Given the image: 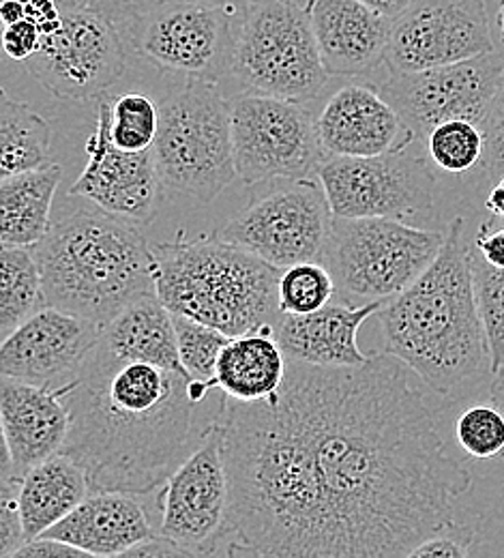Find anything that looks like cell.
Wrapping results in <instances>:
<instances>
[{"label":"cell","instance_id":"1f68e13d","mask_svg":"<svg viewBox=\"0 0 504 558\" xmlns=\"http://www.w3.org/2000/svg\"><path fill=\"white\" fill-rule=\"evenodd\" d=\"M159 123L157 104L138 90H130L110 101L108 134L116 148L140 153L148 150L155 142Z\"/></svg>","mask_w":504,"mask_h":558},{"label":"cell","instance_id":"9c48e42d","mask_svg":"<svg viewBox=\"0 0 504 558\" xmlns=\"http://www.w3.org/2000/svg\"><path fill=\"white\" fill-rule=\"evenodd\" d=\"M230 123L234 168L243 183L318 179L327 153L305 104L249 90L230 101Z\"/></svg>","mask_w":504,"mask_h":558},{"label":"cell","instance_id":"e575fe53","mask_svg":"<svg viewBox=\"0 0 504 558\" xmlns=\"http://www.w3.org/2000/svg\"><path fill=\"white\" fill-rule=\"evenodd\" d=\"M459 447L479 460L501 458L504 449V415L492 407H472L455 425Z\"/></svg>","mask_w":504,"mask_h":558},{"label":"cell","instance_id":"2e32d148","mask_svg":"<svg viewBox=\"0 0 504 558\" xmlns=\"http://www.w3.org/2000/svg\"><path fill=\"white\" fill-rule=\"evenodd\" d=\"M485 0H415L391 22V73L432 70L494 52Z\"/></svg>","mask_w":504,"mask_h":558},{"label":"cell","instance_id":"52a82bcc","mask_svg":"<svg viewBox=\"0 0 504 558\" xmlns=\"http://www.w3.org/2000/svg\"><path fill=\"white\" fill-rule=\"evenodd\" d=\"M232 73L251 93L300 104L316 99L331 77L296 0H251L238 13Z\"/></svg>","mask_w":504,"mask_h":558},{"label":"cell","instance_id":"ba28073f","mask_svg":"<svg viewBox=\"0 0 504 558\" xmlns=\"http://www.w3.org/2000/svg\"><path fill=\"white\" fill-rule=\"evenodd\" d=\"M444 234L389 217H333L322 254L333 283L362 301L406 290L438 256Z\"/></svg>","mask_w":504,"mask_h":558},{"label":"cell","instance_id":"c3c4849f","mask_svg":"<svg viewBox=\"0 0 504 558\" xmlns=\"http://www.w3.org/2000/svg\"><path fill=\"white\" fill-rule=\"evenodd\" d=\"M490 400H492V404H494V407H496V409H499V411L504 415V369L496 374V380L492 383ZM501 458H504V449L503 453H501Z\"/></svg>","mask_w":504,"mask_h":558},{"label":"cell","instance_id":"f1b7e54d","mask_svg":"<svg viewBox=\"0 0 504 558\" xmlns=\"http://www.w3.org/2000/svg\"><path fill=\"white\" fill-rule=\"evenodd\" d=\"M39 305H44L41 278L33 247L0 243V340Z\"/></svg>","mask_w":504,"mask_h":558},{"label":"cell","instance_id":"603a6c76","mask_svg":"<svg viewBox=\"0 0 504 558\" xmlns=\"http://www.w3.org/2000/svg\"><path fill=\"white\" fill-rule=\"evenodd\" d=\"M384 301H369L360 307L324 305L309 314H284L275 327V340L286 359L344 367L369 359L357 344L360 325L380 312Z\"/></svg>","mask_w":504,"mask_h":558},{"label":"cell","instance_id":"ffe728a7","mask_svg":"<svg viewBox=\"0 0 504 558\" xmlns=\"http://www.w3.org/2000/svg\"><path fill=\"white\" fill-rule=\"evenodd\" d=\"M303 7L329 75H360L384 63L393 20L359 0H307Z\"/></svg>","mask_w":504,"mask_h":558},{"label":"cell","instance_id":"60d3db41","mask_svg":"<svg viewBox=\"0 0 504 558\" xmlns=\"http://www.w3.org/2000/svg\"><path fill=\"white\" fill-rule=\"evenodd\" d=\"M15 557L24 558H75L86 557L84 553H79L77 548H73L70 544L61 542V539H54V537H46V535H39L30 542H24L20 546V550L15 553Z\"/></svg>","mask_w":504,"mask_h":558},{"label":"cell","instance_id":"6da1fadb","mask_svg":"<svg viewBox=\"0 0 504 558\" xmlns=\"http://www.w3.org/2000/svg\"><path fill=\"white\" fill-rule=\"evenodd\" d=\"M216 423L228 557H410L457 529L455 502L472 486L386 352L344 367L288 359L275 398L223 396Z\"/></svg>","mask_w":504,"mask_h":558},{"label":"cell","instance_id":"5bb4252c","mask_svg":"<svg viewBox=\"0 0 504 558\" xmlns=\"http://www.w3.org/2000/svg\"><path fill=\"white\" fill-rule=\"evenodd\" d=\"M318 181L333 217L402 219L433 207L432 172L408 146L373 157H327Z\"/></svg>","mask_w":504,"mask_h":558},{"label":"cell","instance_id":"7bdbcfd3","mask_svg":"<svg viewBox=\"0 0 504 558\" xmlns=\"http://www.w3.org/2000/svg\"><path fill=\"white\" fill-rule=\"evenodd\" d=\"M490 221H485L479 228V234L475 236V250L483 256V260H488L494 267L504 269V228L501 230H490Z\"/></svg>","mask_w":504,"mask_h":558},{"label":"cell","instance_id":"836d02e7","mask_svg":"<svg viewBox=\"0 0 504 558\" xmlns=\"http://www.w3.org/2000/svg\"><path fill=\"white\" fill-rule=\"evenodd\" d=\"M335 292V283L322 263H296L282 269L278 301L282 314H309L324 307Z\"/></svg>","mask_w":504,"mask_h":558},{"label":"cell","instance_id":"e0dca14e","mask_svg":"<svg viewBox=\"0 0 504 558\" xmlns=\"http://www.w3.org/2000/svg\"><path fill=\"white\" fill-rule=\"evenodd\" d=\"M108 117L110 101L99 97L95 132L86 142L88 163L75 179L70 196L146 226L157 215L161 187L152 150L116 148L108 134Z\"/></svg>","mask_w":504,"mask_h":558},{"label":"cell","instance_id":"7dc6e473","mask_svg":"<svg viewBox=\"0 0 504 558\" xmlns=\"http://www.w3.org/2000/svg\"><path fill=\"white\" fill-rule=\"evenodd\" d=\"M0 477H15L13 475V462L4 436V425H2V415H0Z\"/></svg>","mask_w":504,"mask_h":558},{"label":"cell","instance_id":"f35d334b","mask_svg":"<svg viewBox=\"0 0 504 558\" xmlns=\"http://www.w3.org/2000/svg\"><path fill=\"white\" fill-rule=\"evenodd\" d=\"M77 7H84L88 11H95L119 26V31H125L130 24H134L138 17H143L146 11H150L161 0H75Z\"/></svg>","mask_w":504,"mask_h":558},{"label":"cell","instance_id":"74e56055","mask_svg":"<svg viewBox=\"0 0 504 558\" xmlns=\"http://www.w3.org/2000/svg\"><path fill=\"white\" fill-rule=\"evenodd\" d=\"M39 44H41L39 28L26 17L13 24H7L0 31V48L11 61H17V63L28 61L37 52Z\"/></svg>","mask_w":504,"mask_h":558},{"label":"cell","instance_id":"ac0fdd59","mask_svg":"<svg viewBox=\"0 0 504 558\" xmlns=\"http://www.w3.org/2000/svg\"><path fill=\"white\" fill-rule=\"evenodd\" d=\"M99 338L97 325L44 305L0 340V376L57 389L77 374Z\"/></svg>","mask_w":504,"mask_h":558},{"label":"cell","instance_id":"f6af8a7d","mask_svg":"<svg viewBox=\"0 0 504 558\" xmlns=\"http://www.w3.org/2000/svg\"><path fill=\"white\" fill-rule=\"evenodd\" d=\"M24 17V4L22 0H0V24H13Z\"/></svg>","mask_w":504,"mask_h":558},{"label":"cell","instance_id":"3957f363","mask_svg":"<svg viewBox=\"0 0 504 558\" xmlns=\"http://www.w3.org/2000/svg\"><path fill=\"white\" fill-rule=\"evenodd\" d=\"M468 250L464 217H455L432 265L380 307L384 352L440 396L490 363Z\"/></svg>","mask_w":504,"mask_h":558},{"label":"cell","instance_id":"9a60e30c","mask_svg":"<svg viewBox=\"0 0 504 558\" xmlns=\"http://www.w3.org/2000/svg\"><path fill=\"white\" fill-rule=\"evenodd\" d=\"M159 505L163 539L185 557L219 553L228 515V477L216 421L205 429L200 445L163 482Z\"/></svg>","mask_w":504,"mask_h":558},{"label":"cell","instance_id":"bcb514c9","mask_svg":"<svg viewBox=\"0 0 504 558\" xmlns=\"http://www.w3.org/2000/svg\"><path fill=\"white\" fill-rule=\"evenodd\" d=\"M485 207L490 213L504 217V174L496 179V185L492 187L488 201H485Z\"/></svg>","mask_w":504,"mask_h":558},{"label":"cell","instance_id":"ee69618b","mask_svg":"<svg viewBox=\"0 0 504 558\" xmlns=\"http://www.w3.org/2000/svg\"><path fill=\"white\" fill-rule=\"evenodd\" d=\"M362 4H367L369 9L382 13L389 20H395L399 13H404L415 0H359Z\"/></svg>","mask_w":504,"mask_h":558},{"label":"cell","instance_id":"8d00e7d4","mask_svg":"<svg viewBox=\"0 0 504 558\" xmlns=\"http://www.w3.org/2000/svg\"><path fill=\"white\" fill-rule=\"evenodd\" d=\"M483 138H485V148L481 157V168L488 172L492 179H499L504 174V77L499 95L494 99V106L481 125Z\"/></svg>","mask_w":504,"mask_h":558},{"label":"cell","instance_id":"484cf974","mask_svg":"<svg viewBox=\"0 0 504 558\" xmlns=\"http://www.w3.org/2000/svg\"><path fill=\"white\" fill-rule=\"evenodd\" d=\"M99 347L116 359L146 361L165 369L185 372L179 361L172 312L157 294H146L127 305L101 329Z\"/></svg>","mask_w":504,"mask_h":558},{"label":"cell","instance_id":"8992f818","mask_svg":"<svg viewBox=\"0 0 504 558\" xmlns=\"http://www.w3.org/2000/svg\"><path fill=\"white\" fill-rule=\"evenodd\" d=\"M157 108L150 150L159 181L198 203H213L236 179L230 101L216 82L187 80Z\"/></svg>","mask_w":504,"mask_h":558},{"label":"cell","instance_id":"681fc988","mask_svg":"<svg viewBox=\"0 0 504 558\" xmlns=\"http://www.w3.org/2000/svg\"><path fill=\"white\" fill-rule=\"evenodd\" d=\"M196 2H205V4H213V7H221V9H228L232 13H241L251 0H196Z\"/></svg>","mask_w":504,"mask_h":558},{"label":"cell","instance_id":"b9f144b4","mask_svg":"<svg viewBox=\"0 0 504 558\" xmlns=\"http://www.w3.org/2000/svg\"><path fill=\"white\" fill-rule=\"evenodd\" d=\"M22 4H24V17L39 28L41 37L50 35L61 24L63 11L54 0H22Z\"/></svg>","mask_w":504,"mask_h":558},{"label":"cell","instance_id":"44dd1931","mask_svg":"<svg viewBox=\"0 0 504 558\" xmlns=\"http://www.w3.org/2000/svg\"><path fill=\"white\" fill-rule=\"evenodd\" d=\"M0 415L17 480L63 449L70 411L57 389L0 376Z\"/></svg>","mask_w":504,"mask_h":558},{"label":"cell","instance_id":"4dcf8cb0","mask_svg":"<svg viewBox=\"0 0 504 558\" xmlns=\"http://www.w3.org/2000/svg\"><path fill=\"white\" fill-rule=\"evenodd\" d=\"M423 142L433 166L448 174H464L477 168L485 148L483 130L464 119L435 125Z\"/></svg>","mask_w":504,"mask_h":558},{"label":"cell","instance_id":"30bf717a","mask_svg":"<svg viewBox=\"0 0 504 558\" xmlns=\"http://www.w3.org/2000/svg\"><path fill=\"white\" fill-rule=\"evenodd\" d=\"M236 17L196 0H161L121 33L157 70L217 82L232 73Z\"/></svg>","mask_w":504,"mask_h":558},{"label":"cell","instance_id":"d590c367","mask_svg":"<svg viewBox=\"0 0 504 558\" xmlns=\"http://www.w3.org/2000/svg\"><path fill=\"white\" fill-rule=\"evenodd\" d=\"M17 477H0V558L15 557L24 544V531L17 509Z\"/></svg>","mask_w":504,"mask_h":558},{"label":"cell","instance_id":"ab89813d","mask_svg":"<svg viewBox=\"0 0 504 558\" xmlns=\"http://www.w3.org/2000/svg\"><path fill=\"white\" fill-rule=\"evenodd\" d=\"M470 542L468 535H459L457 529H448L442 533H435L421 542L413 553L410 558L446 557L462 558L470 553Z\"/></svg>","mask_w":504,"mask_h":558},{"label":"cell","instance_id":"f546056e","mask_svg":"<svg viewBox=\"0 0 504 558\" xmlns=\"http://www.w3.org/2000/svg\"><path fill=\"white\" fill-rule=\"evenodd\" d=\"M468 260L475 299L488 342L490 372L499 374L504 369V269L483 260L475 247L468 250Z\"/></svg>","mask_w":504,"mask_h":558},{"label":"cell","instance_id":"83f0119b","mask_svg":"<svg viewBox=\"0 0 504 558\" xmlns=\"http://www.w3.org/2000/svg\"><path fill=\"white\" fill-rule=\"evenodd\" d=\"M50 155L48 121L0 88V181L48 166Z\"/></svg>","mask_w":504,"mask_h":558},{"label":"cell","instance_id":"277c9868","mask_svg":"<svg viewBox=\"0 0 504 558\" xmlns=\"http://www.w3.org/2000/svg\"><path fill=\"white\" fill-rule=\"evenodd\" d=\"M33 254L44 305L99 329L134 301L155 294L152 252L143 226L90 203L52 219Z\"/></svg>","mask_w":504,"mask_h":558},{"label":"cell","instance_id":"d4e9b609","mask_svg":"<svg viewBox=\"0 0 504 558\" xmlns=\"http://www.w3.org/2000/svg\"><path fill=\"white\" fill-rule=\"evenodd\" d=\"M286 363L273 333L256 331L230 338L217 359V387L238 402L271 400L282 389Z\"/></svg>","mask_w":504,"mask_h":558},{"label":"cell","instance_id":"4316f807","mask_svg":"<svg viewBox=\"0 0 504 558\" xmlns=\"http://www.w3.org/2000/svg\"><path fill=\"white\" fill-rule=\"evenodd\" d=\"M63 168L48 163L0 181V243L35 247L52 223Z\"/></svg>","mask_w":504,"mask_h":558},{"label":"cell","instance_id":"8fae6325","mask_svg":"<svg viewBox=\"0 0 504 558\" xmlns=\"http://www.w3.org/2000/svg\"><path fill=\"white\" fill-rule=\"evenodd\" d=\"M333 213L320 181H286L256 198L216 234L273 267L320 263Z\"/></svg>","mask_w":504,"mask_h":558},{"label":"cell","instance_id":"d6986e66","mask_svg":"<svg viewBox=\"0 0 504 558\" xmlns=\"http://www.w3.org/2000/svg\"><path fill=\"white\" fill-rule=\"evenodd\" d=\"M316 134L327 157H373L415 144L393 106L365 84H346L331 95Z\"/></svg>","mask_w":504,"mask_h":558},{"label":"cell","instance_id":"cb8c5ba5","mask_svg":"<svg viewBox=\"0 0 504 558\" xmlns=\"http://www.w3.org/2000/svg\"><path fill=\"white\" fill-rule=\"evenodd\" d=\"M90 494L84 471L65 453H54L30 466L17 486V509L24 542L61 522Z\"/></svg>","mask_w":504,"mask_h":558},{"label":"cell","instance_id":"4fadbf2b","mask_svg":"<svg viewBox=\"0 0 504 558\" xmlns=\"http://www.w3.org/2000/svg\"><path fill=\"white\" fill-rule=\"evenodd\" d=\"M46 90L63 101L103 97L125 73V44L116 24L84 7L63 11L61 24L41 37L24 61Z\"/></svg>","mask_w":504,"mask_h":558},{"label":"cell","instance_id":"5b68a950","mask_svg":"<svg viewBox=\"0 0 504 558\" xmlns=\"http://www.w3.org/2000/svg\"><path fill=\"white\" fill-rule=\"evenodd\" d=\"M152 252L155 294L172 312L228 338L273 333L284 316L278 301L282 269L217 234L159 243Z\"/></svg>","mask_w":504,"mask_h":558},{"label":"cell","instance_id":"f907efd6","mask_svg":"<svg viewBox=\"0 0 504 558\" xmlns=\"http://www.w3.org/2000/svg\"><path fill=\"white\" fill-rule=\"evenodd\" d=\"M496 24L501 28V37H503L504 44V0H501V7H499V15H496Z\"/></svg>","mask_w":504,"mask_h":558},{"label":"cell","instance_id":"d6a6232c","mask_svg":"<svg viewBox=\"0 0 504 558\" xmlns=\"http://www.w3.org/2000/svg\"><path fill=\"white\" fill-rule=\"evenodd\" d=\"M172 320L181 367L192 380L216 389L217 359L230 338L209 325H202L181 314H172Z\"/></svg>","mask_w":504,"mask_h":558},{"label":"cell","instance_id":"7402d4cb","mask_svg":"<svg viewBox=\"0 0 504 558\" xmlns=\"http://www.w3.org/2000/svg\"><path fill=\"white\" fill-rule=\"evenodd\" d=\"M86 557H125L155 533L143 505L127 492H90L61 522L44 533Z\"/></svg>","mask_w":504,"mask_h":558},{"label":"cell","instance_id":"816d5d0a","mask_svg":"<svg viewBox=\"0 0 504 558\" xmlns=\"http://www.w3.org/2000/svg\"><path fill=\"white\" fill-rule=\"evenodd\" d=\"M54 2L59 4V9H61V11H67V9L77 7V2H75V0H54Z\"/></svg>","mask_w":504,"mask_h":558},{"label":"cell","instance_id":"7c38bea8","mask_svg":"<svg viewBox=\"0 0 504 558\" xmlns=\"http://www.w3.org/2000/svg\"><path fill=\"white\" fill-rule=\"evenodd\" d=\"M504 77V54L485 52L453 65L391 73L380 95L399 114L406 130L423 142L435 125L464 119L483 125Z\"/></svg>","mask_w":504,"mask_h":558},{"label":"cell","instance_id":"7a4b0ae2","mask_svg":"<svg viewBox=\"0 0 504 558\" xmlns=\"http://www.w3.org/2000/svg\"><path fill=\"white\" fill-rule=\"evenodd\" d=\"M57 391L70 411L61 453L84 471L90 492L136 496L163 486L181 464L194 407L211 387L185 372L116 359L97 342Z\"/></svg>","mask_w":504,"mask_h":558}]
</instances>
